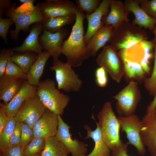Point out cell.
<instances>
[{
	"label": "cell",
	"mask_w": 156,
	"mask_h": 156,
	"mask_svg": "<svg viewBox=\"0 0 156 156\" xmlns=\"http://www.w3.org/2000/svg\"><path fill=\"white\" fill-rule=\"evenodd\" d=\"M86 16L84 12L77 7L71 32L61 47V53L67 58V62L74 67L80 66L84 60L92 56L84 41L83 23Z\"/></svg>",
	"instance_id": "cell-1"
},
{
	"label": "cell",
	"mask_w": 156,
	"mask_h": 156,
	"mask_svg": "<svg viewBox=\"0 0 156 156\" xmlns=\"http://www.w3.org/2000/svg\"><path fill=\"white\" fill-rule=\"evenodd\" d=\"M97 118L103 139L111 150L121 146L123 143L120 138V124L110 102L104 103Z\"/></svg>",
	"instance_id": "cell-2"
},
{
	"label": "cell",
	"mask_w": 156,
	"mask_h": 156,
	"mask_svg": "<svg viewBox=\"0 0 156 156\" xmlns=\"http://www.w3.org/2000/svg\"><path fill=\"white\" fill-rule=\"evenodd\" d=\"M36 94L46 108L58 115H63L70 101V96L61 92L50 79L40 81Z\"/></svg>",
	"instance_id": "cell-3"
},
{
	"label": "cell",
	"mask_w": 156,
	"mask_h": 156,
	"mask_svg": "<svg viewBox=\"0 0 156 156\" xmlns=\"http://www.w3.org/2000/svg\"><path fill=\"white\" fill-rule=\"evenodd\" d=\"M148 38L147 33L142 28L129 22H124L114 29L109 42L111 45L119 51Z\"/></svg>",
	"instance_id": "cell-4"
},
{
	"label": "cell",
	"mask_w": 156,
	"mask_h": 156,
	"mask_svg": "<svg viewBox=\"0 0 156 156\" xmlns=\"http://www.w3.org/2000/svg\"><path fill=\"white\" fill-rule=\"evenodd\" d=\"M15 3L5 12V14L13 21L15 25L14 29L10 31L11 39L15 41L18 40V36L21 30H27L32 24L43 22L46 19L42 14L39 7V2L32 8L25 12L19 11Z\"/></svg>",
	"instance_id": "cell-5"
},
{
	"label": "cell",
	"mask_w": 156,
	"mask_h": 156,
	"mask_svg": "<svg viewBox=\"0 0 156 156\" xmlns=\"http://www.w3.org/2000/svg\"><path fill=\"white\" fill-rule=\"evenodd\" d=\"M154 45L152 41L143 40L128 48L120 50L118 53L122 59L140 64L148 74L150 73L151 62L154 57Z\"/></svg>",
	"instance_id": "cell-6"
},
{
	"label": "cell",
	"mask_w": 156,
	"mask_h": 156,
	"mask_svg": "<svg viewBox=\"0 0 156 156\" xmlns=\"http://www.w3.org/2000/svg\"><path fill=\"white\" fill-rule=\"evenodd\" d=\"M50 69L55 72L58 89L67 92H77L80 90L83 82L69 64L63 63L59 60L54 61Z\"/></svg>",
	"instance_id": "cell-7"
},
{
	"label": "cell",
	"mask_w": 156,
	"mask_h": 156,
	"mask_svg": "<svg viewBox=\"0 0 156 156\" xmlns=\"http://www.w3.org/2000/svg\"><path fill=\"white\" fill-rule=\"evenodd\" d=\"M141 97L138 83L131 81L129 84L113 97L116 101V107L119 116L134 114Z\"/></svg>",
	"instance_id": "cell-8"
},
{
	"label": "cell",
	"mask_w": 156,
	"mask_h": 156,
	"mask_svg": "<svg viewBox=\"0 0 156 156\" xmlns=\"http://www.w3.org/2000/svg\"><path fill=\"white\" fill-rule=\"evenodd\" d=\"M98 65L103 67L117 83L124 75L122 62L117 51L111 45L105 47L96 59Z\"/></svg>",
	"instance_id": "cell-9"
},
{
	"label": "cell",
	"mask_w": 156,
	"mask_h": 156,
	"mask_svg": "<svg viewBox=\"0 0 156 156\" xmlns=\"http://www.w3.org/2000/svg\"><path fill=\"white\" fill-rule=\"evenodd\" d=\"M118 118L120 129L125 133L129 144L135 147L139 155H144L146 150L140 136L142 125L139 117L133 114L126 116H119Z\"/></svg>",
	"instance_id": "cell-10"
},
{
	"label": "cell",
	"mask_w": 156,
	"mask_h": 156,
	"mask_svg": "<svg viewBox=\"0 0 156 156\" xmlns=\"http://www.w3.org/2000/svg\"><path fill=\"white\" fill-rule=\"evenodd\" d=\"M46 109L36 94L24 102L14 117L17 122L25 123L33 129Z\"/></svg>",
	"instance_id": "cell-11"
},
{
	"label": "cell",
	"mask_w": 156,
	"mask_h": 156,
	"mask_svg": "<svg viewBox=\"0 0 156 156\" xmlns=\"http://www.w3.org/2000/svg\"><path fill=\"white\" fill-rule=\"evenodd\" d=\"M40 10L46 19L60 16H75L77 6L68 0H45L39 2Z\"/></svg>",
	"instance_id": "cell-12"
},
{
	"label": "cell",
	"mask_w": 156,
	"mask_h": 156,
	"mask_svg": "<svg viewBox=\"0 0 156 156\" xmlns=\"http://www.w3.org/2000/svg\"><path fill=\"white\" fill-rule=\"evenodd\" d=\"M58 125L55 136L65 146L72 156H85L88 149L86 144L83 142L75 138L73 140L69 132L70 128L58 115Z\"/></svg>",
	"instance_id": "cell-13"
},
{
	"label": "cell",
	"mask_w": 156,
	"mask_h": 156,
	"mask_svg": "<svg viewBox=\"0 0 156 156\" xmlns=\"http://www.w3.org/2000/svg\"><path fill=\"white\" fill-rule=\"evenodd\" d=\"M68 34V30L64 27L54 33L43 29L42 33L39 37V42L44 49L50 53L53 61L58 60L62 54L63 39Z\"/></svg>",
	"instance_id": "cell-14"
},
{
	"label": "cell",
	"mask_w": 156,
	"mask_h": 156,
	"mask_svg": "<svg viewBox=\"0 0 156 156\" xmlns=\"http://www.w3.org/2000/svg\"><path fill=\"white\" fill-rule=\"evenodd\" d=\"M140 136L151 156H156V112L146 113L141 119Z\"/></svg>",
	"instance_id": "cell-15"
},
{
	"label": "cell",
	"mask_w": 156,
	"mask_h": 156,
	"mask_svg": "<svg viewBox=\"0 0 156 156\" xmlns=\"http://www.w3.org/2000/svg\"><path fill=\"white\" fill-rule=\"evenodd\" d=\"M58 116L46 108L33 128L35 138L45 139L55 136L58 125Z\"/></svg>",
	"instance_id": "cell-16"
},
{
	"label": "cell",
	"mask_w": 156,
	"mask_h": 156,
	"mask_svg": "<svg viewBox=\"0 0 156 156\" xmlns=\"http://www.w3.org/2000/svg\"><path fill=\"white\" fill-rule=\"evenodd\" d=\"M111 1V0L102 1L99 6L94 12L86 15L88 25L86 31L84 35V41L86 45L95 33L104 26L103 20L109 12Z\"/></svg>",
	"instance_id": "cell-17"
},
{
	"label": "cell",
	"mask_w": 156,
	"mask_h": 156,
	"mask_svg": "<svg viewBox=\"0 0 156 156\" xmlns=\"http://www.w3.org/2000/svg\"><path fill=\"white\" fill-rule=\"evenodd\" d=\"M37 86L31 85L27 81H23L18 92L6 105L2 104L6 113L14 117L24 102L36 94Z\"/></svg>",
	"instance_id": "cell-18"
},
{
	"label": "cell",
	"mask_w": 156,
	"mask_h": 156,
	"mask_svg": "<svg viewBox=\"0 0 156 156\" xmlns=\"http://www.w3.org/2000/svg\"><path fill=\"white\" fill-rule=\"evenodd\" d=\"M43 29L42 22L34 24L30 29V33L20 46L12 48L14 52L22 53L33 52L38 54L44 49L39 42V36Z\"/></svg>",
	"instance_id": "cell-19"
},
{
	"label": "cell",
	"mask_w": 156,
	"mask_h": 156,
	"mask_svg": "<svg viewBox=\"0 0 156 156\" xmlns=\"http://www.w3.org/2000/svg\"><path fill=\"white\" fill-rule=\"evenodd\" d=\"M109 8V12L103 20L104 25H112L114 29L124 22H129L128 15L130 12L122 1L111 0Z\"/></svg>",
	"instance_id": "cell-20"
},
{
	"label": "cell",
	"mask_w": 156,
	"mask_h": 156,
	"mask_svg": "<svg viewBox=\"0 0 156 156\" xmlns=\"http://www.w3.org/2000/svg\"><path fill=\"white\" fill-rule=\"evenodd\" d=\"M124 3L129 12L134 15L133 24L141 28L153 30L155 26V19L148 14L141 7L139 0H126Z\"/></svg>",
	"instance_id": "cell-21"
},
{
	"label": "cell",
	"mask_w": 156,
	"mask_h": 156,
	"mask_svg": "<svg viewBox=\"0 0 156 156\" xmlns=\"http://www.w3.org/2000/svg\"><path fill=\"white\" fill-rule=\"evenodd\" d=\"M95 130L92 131L88 125L84 126L87 134L85 139L92 138L94 142V146L92 152L85 156H111L112 151L103 140L98 122Z\"/></svg>",
	"instance_id": "cell-22"
},
{
	"label": "cell",
	"mask_w": 156,
	"mask_h": 156,
	"mask_svg": "<svg viewBox=\"0 0 156 156\" xmlns=\"http://www.w3.org/2000/svg\"><path fill=\"white\" fill-rule=\"evenodd\" d=\"M23 79L3 75L0 77V99L6 105L21 89Z\"/></svg>",
	"instance_id": "cell-23"
},
{
	"label": "cell",
	"mask_w": 156,
	"mask_h": 156,
	"mask_svg": "<svg viewBox=\"0 0 156 156\" xmlns=\"http://www.w3.org/2000/svg\"><path fill=\"white\" fill-rule=\"evenodd\" d=\"M114 29L112 25H104L93 36L87 44L92 55L95 56L98 51L109 42Z\"/></svg>",
	"instance_id": "cell-24"
},
{
	"label": "cell",
	"mask_w": 156,
	"mask_h": 156,
	"mask_svg": "<svg viewBox=\"0 0 156 156\" xmlns=\"http://www.w3.org/2000/svg\"><path fill=\"white\" fill-rule=\"evenodd\" d=\"M50 57V53L45 50L38 55L36 60L27 74V81L29 84L33 86H38L46 64Z\"/></svg>",
	"instance_id": "cell-25"
},
{
	"label": "cell",
	"mask_w": 156,
	"mask_h": 156,
	"mask_svg": "<svg viewBox=\"0 0 156 156\" xmlns=\"http://www.w3.org/2000/svg\"><path fill=\"white\" fill-rule=\"evenodd\" d=\"M45 139V146L41 156H67L69 153L64 144L55 136Z\"/></svg>",
	"instance_id": "cell-26"
},
{
	"label": "cell",
	"mask_w": 156,
	"mask_h": 156,
	"mask_svg": "<svg viewBox=\"0 0 156 156\" xmlns=\"http://www.w3.org/2000/svg\"><path fill=\"white\" fill-rule=\"evenodd\" d=\"M75 16H60L46 19L43 22V29L55 33L63 27L72 24L75 21Z\"/></svg>",
	"instance_id": "cell-27"
},
{
	"label": "cell",
	"mask_w": 156,
	"mask_h": 156,
	"mask_svg": "<svg viewBox=\"0 0 156 156\" xmlns=\"http://www.w3.org/2000/svg\"><path fill=\"white\" fill-rule=\"evenodd\" d=\"M35 53L28 52L14 54L10 60L18 66L25 73L27 74L37 58L38 55H36Z\"/></svg>",
	"instance_id": "cell-28"
},
{
	"label": "cell",
	"mask_w": 156,
	"mask_h": 156,
	"mask_svg": "<svg viewBox=\"0 0 156 156\" xmlns=\"http://www.w3.org/2000/svg\"><path fill=\"white\" fill-rule=\"evenodd\" d=\"M123 62L124 74L130 79H141L147 75L142 66L139 64L124 59Z\"/></svg>",
	"instance_id": "cell-29"
},
{
	"label": "cell",
	"mask_w": 156,
	"mask_h": 156,
	"mask_svg": "<svg viewBox=\"0 0 156 156\" xmlns=\"http://www.w3.org/2000/svg\"><path fill=\"white\" fill-rule=\"evenodd\" d=\"M17 122L14 117H10L3 131L0 133V148L1 151L7 147L11 135L16 126Z\"/></svg>",
	"instance_id": "cell-30"
},
{
	"label": "cell",
	"mask_w": 156,
	"mask_h": 156,
	"mask_svg": "<svg viewBox=\"0 0 156 156\" xmlns=\"http://www.w3.org/2000/svg\"><path fill=\"white\" fill-rule=\"evenodd\" d=\"M45 144V138H34L24 149L23 156H35L40 153Z\"/></svg>",
	"instance_id": "cell-31"
},
{
	"label": "cell",
	"mask_w": 156,
	"mask_h": 156,
	"mask_svg": "<svg viewBox=\"0 0 156 156\" xmlns=\"http://www.w3.org/2000/svg\"><path fill=\"white\" fill-rule=\"evenodd\" d=\"M4 76L23 80L27 79V75L25 73L21 68L17 65L9 60L6 67Z\"/></svg>",
	"instance_id": "cell-32"
},
{
	"label": "cell",
	"mask_w": 156,
	"mask_h": 156,
	"mask_svg": "<svg viewBox=\"0 0 156 156\" xmlns=\"http://www.w3.org/2000/svg\"><path fill=\"white\" fill-rule=\"evenodd\" d=\"M101 1L100 0H76L77 7L84 12L86 15L90 14L98 8Z\"/></svg>",
	"instance_id": "cell-33"
},
{
	"label": "cell",
	"mask_w": 156,
	"mask_h": 156,
	"mask_svg": "<svg viewBox=\"0 0 156 156\" xmlns=\"http://www.w3.org/2000/svg\"><path fill=\"white\" fill-rule=\"evenodd\" d=\"M21 132L20 145L24 149L35 138L33 129L27 124L21 123Z\"/></svg>",
	"instance_id": "cell-34"
},
{
	"label": "cell",
	"mask_w": 156,
	"mask_h": 156,
	"mask_svg": "<svg viewBox=\"0 0 156 156\" xmlns=\"http://www.w3.org/2000/svg\"><path fill=\"white\" fill-rule=\"evenodd\" d=\"M154 62L152 72L150 77L145 79L144 86L149 93L154 95L156 90V44L154 45Z\"/></svg>",
	"instance_id": "cell-35"
},
{
	"label": "cell",
	"mask_w": 156,
	"mask_h": 156,
	"mask_svg": "<svg viewBox=\"0 0 156 156\" xmlns=\"http://www.w3.org/2000/svg\"><path fill=\"white\" fill-rule=\"evenodd\" d=\"M14 52L11 49L0 50V77L4 75L8 61Z\"/></svg>",
	"instance_id": "cell-36"
},
{
	"label": "cell",
	"mask_w": 156,
	"mask_h": 156,
	"mask_svg": "<svg viewBox=\"0 0 156 156\" xmlns=\"http://www.w3.org/2000/svg\"><path fill=\"white\" fill-rule=\"evenodd\" d=\"M141 7L150 16L156 18V0H139Z\"/></svg>",
	"instance_id": "cell-37"
},
{
	"label": "cell",
	"mask_w": 156,
	"mask_h": 156,
	"mask_svg": "<svg viewBox=\"0 0 156 156\" xmlns=\"http://www.w3.org/2000/svg\"><path fill=\"white\" fill-rule=\"evenodd\" d=\"M13 22L10 18H3L0 17V36L3 39L5 43L7 44V35L10 27Z\"/></svg>",
	"instance_id": "cell-38"
},
{
	"label": "cell",
	"mask_w": 156,
	"mask_h": 156,
	"mask_svg": "<svg viewBox=\"0 0 156 156\" xmlns=\"http://www.w3.org/2000/svg\"><path fill=\"white\" fill-rule=\"evenodd\" d=\"M96 81L97 85L101 87H105L107 83L108 78L106 71L103 67L98 68L95 72Z\"/></svg>",
	"instance_id": "cell-39"
},
{
	"label": "cell",
	"mask_w": 156,
	"mask_h": 156,
	"mask_svg": "<svg viewBox=\"0 0 156 156\" xmlns=\"http://www.w3.org/2000/svg\"><path fill=\"white\" fill-rule=\"evenodd\" d=\"M24 148L20 145L7 147L1 151L3 156H23Z\"/></svg>",
	"instance_id": "cell-40"
},
{
	"label": "cell",
	"mask_w": 156,
	"mask_h": 156,
	"mask_svg": "<svg viewBox=\"0 0 156 156\" xmlns=\"http://www.w3.org/2000/svg\"><path fill=\"white\" fill-rule=\"evenodd\" d=\"M129 144L128 142L123 143L120 146L112 151L111 156H130L128 154V147Z\"/></svg>",
	"instance_id": "cell-41"
},
{
	"label": "cell",
	"mask_w": 156,
	"mask_h": 156,
	"mask_svg": "<svg viewBox=\"0 0 156 156\" xmlns=\"http://www.w3.org/2000/svg\"><path fill=\"white\" fill-rule=\"evenodd\" d=\"M10 116H8L5 112L2 104H1L0 109V133H1L6 124L9 120Z\"/></svg>",
	"instance_id": "cell-42"
},
{
	"label": "cell",
	"mask_w": 156,
	"mask_h": 156,
	"mask_svg": "<svg viewBox=\"0 0 156 156\" xmlns=\"http://www.w3.org/2000/svg\"><path fill=\"white\" fill-rule=\"evenodd\" d=\"M12 4L11 0H0V17H2L3 14L11 7Z\"/></svg>",
	"instance_id": "cell-43"
},
{
	"label": "cell",
	"mask_w": 156,
	"mask_h": 156,
	"mask_svg": "<svg viewBox=\"0 0 156 156\" xmlns=\"http://www.w3.org/2000/svg\"><path fill=\"white\" fill-rule=\"evenodd\" d=\"M153 100L148 106L146 109V113H151L153 112L156 107V90Z\"/></svg>",
	"instance_id": "cell-44"
},
{
	"label": "cell",
	"mask_w": 156,
	"mask_h": 156,
	"mask_svg": "<svg viewBox=\"0 0 156 156\" xmlns=\"http://www.w3.org/2000/svg\"><path fill=\"white\" fill-rule=\"evenodd\" d=\"M36 1L35 0H19V1L23 4H33V3Z\"/></svg>",
	"instance_id": "cell-45"
},
{
	"label": "cell",
	"mask_w": 156,
	"mask_h": 156,
	"mask_svg": "<svg viewBox=\"0 0 156 156\" xmlns=\"http://www.w3.org/2000/svg\"><path fill=\"white\" fill-rule=\"evenodd\" d=\"M152 31L154 35V38L152 41L154 44H156V27H154Z\"/></svg>",
	"instance_id": "cell-46"
},
{
	"label": "cell",
	"mask_w": 156,
	"mask_h": 156,
	"mask_svg": "<svg viewBox=\"0 0 156 156\" xmlns=\"http://www.w3.org/2000/svg\"><path fill=\"white\" fill-rule=\"evenodd\" d=\"M41 152L35 156H41Z\"/></svg>",
	"instance_id": "cell-47"
},
{
	"label": "cell",
	"mask_w": 156,
	"mask_h": 156,
	"mask_svg": "<svg viewBox=\"0 0 156 156\" xmlns=\"http://www.w3.org/2000/svg\"><path fill=\"white\" fill-rule=\"evenodd\" d=\"M154 27H156V18L155 19V26Z\"/></svg>",
	"instance_id": "cell-48"
},
{
	"label": "cell",
	"mask_w": 156,
	"mask_h": 156,
	"mask_svg": "<svg viewBox=\"0 0 156 156\" xmlns=\"http://www.w3.org/2000/svg\"><path fill=\"white\" fill-rule=\"evenodd\" d=\"M0 156H3V154L1 153Z\"/></svg>",
	"instance_id": "cell-49"
},
{
	"label": "cell",
	"mask_w": 156,
	"mask_h": 156,
	"mask_svg": "<svg viewBox=\"0 0 156 156\" xmlns=\"http://www.w3.org/2000/svg\"><path fill=\"white\" fill-rule=\"evenodd\" d=\"M156 112V107L155 109V110L154 111V112Z\"/></svg>",
	"instance_id": "cell-50"
}]
</instances>
